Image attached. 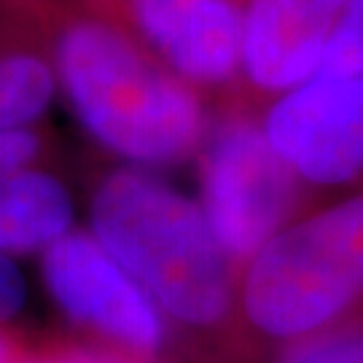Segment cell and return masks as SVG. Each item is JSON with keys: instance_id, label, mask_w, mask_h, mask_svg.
Wrapping results in <instances>:
<instances>
[{"instance_id": "obj_12", "label": "cell", "mask_w": 363, "mask_h": 363, "mask_svg": "<svg viewBox=\"0 0 363 363\" xmlns=\"http://www.w3.org/2000/svg\"><path fill=\"white\" fill-rule=\"evenodd\" d=\"M363 76V0H350L325 40L310 78Z\"/></svg>"}, {"instance_id": "obj_8", "label": "cell", "mask_w": 363, "mask_h": 363, "mask_svg": "<svg viewBox=\"0 0 363 363\" xmlns=\"http://www.w3.org/2000/svg\"><path fill=\"white\" fill-rule=\"evenodd\" d=\"M350 0H240L242 67L232 103L259 113L272 97L304 84Z\"/></svg>"}, {"instance_id": "obj_2", "label": "cell", "mask_w": 363, "mask_h": 363, "mask_svg": "<svg viewBox=\"0 0 363 363\" xmlns=\"http://www.w3.org/2000/svg\"><path fill=\"white\" fill-rule=\"evenodd\" d=\"M57 89L94 143L132 167H172L208 130L202 94L140 38L100 13H73L52 40Z\"/></svg>"}, {"instance_id": "obj_5", "label": "cell", "mask_w": 363, "mask_h": 363, "mask_svg": "<svg viewBox=\"0 0 363 363\" xmlns=\"http://www.w3.org/2000/svg\"><path fill=\"white\" fill-rule=\"evenodd\" d=\"M43 286L67 320L97 342L162 363L172 350V325L140 283L97 237L70 229L40 253Z\"/></svg>"}, {"instance_id": "obj_9", "label": "cell", "mask_w": 363, "mask_h": 363, "mask_svg": "<svg viewBox=\"0 0 363 363\" xmlns=\"http://www.w3.org/2000/svg\"><path fill=\"white\" fill-rule=\"evenodd\" d=\"M73 220V194L54 172L35 164L0 175V256L43 253Z\"/></svg>"}, {"instance_id": "obj_11", "label": "cell", "mask_w": 363, "mask_h": 363, "mask_svg": "<svg viewBox=\"0 0 363 363\" xmlns=\"http://www.w3.org/2000/svg\"><path fill=\"white\" fill-rule=\"evenodd\" d=\"M264 363H363V310L274 350Z\"/></svg>"}, {"instance_id": "obj_1", "label": "cell", "mask_w": 363, "mask_h": 363, "mask_svg": "<svg viewBox=\"0 0 363 363\" xmlns=\"http://www.w3.org/2000/svg\"><path fill=\"white\" fill-rule=\"evenodd\" d=\"M89 232L186 339L189 363L245 358L237 342L240 269L194 199L143 167L108 169L91 191Z\"/></svg>"}, {"instance_id": "obj_14", "label": "cell", "mask_w": 363, "mask_h": 363, "mask_svg": "<svg viewBox=\"0 0 363 363\" xmlns=\"http://www.w3.org/2000/svg\"><path fill=\"white\" fill-rule=\"evenodd\" d=\"M43 156V138L35 127L0 130V175L35 167Z\"/></svg>"}, {"instance_id": "obj_13", "label": "cell", "mask_w": 363, "mask_h": 363, "mask_svg": "<svg viewBox=\"0 0 363 363\" xmlns=\"http://www.w3.org/2000/svg\"><path fill=\"white\" fill-rule=\"evenodd\" d=\"M13 363H154L105 342H46L33 350H19Z\"/></svg>"}, {"instance_id": "obj_15", "label": "cell", "mask_w": 363, "mask_h": 363, "mask_svg": "<svg viewBox=\"0 0 363 363\" xmlns=\"http://www.w3.org/2000/svg\"><path fill=\"white\" fill-rule=\"evenodd\" d=\"M27 301V283L13 259L0 256V325L16 318Z\"/></svg>"}, {"instance_id": "obj_10", "label": "cell", "mask_w": 363, "mask_h": 363, "mask_svg": "<svg viewBox=\"0 0 363 363\" xmlns=\"http://www.w3.org/2000/svg\"><path fill=\"white\" fill-rule=\"evenodd\" d=\"M57 94L49 54L13 49L0 54V130L35 127Z\"/></svg>"}, {"instance_id": "obj_6", "label": "cell", "mask_w": 363, "mask_h": 363, "mask_svg": "<svg viewBox=\"0 0 363 363\" xmlns=\"http://www.w3.org/2000/svg\"><path fill=\"white\" fill-rule=\"evenodd\" d=\"M256 116L267 143L310 194L363 189V76L307 78Z\"/></svg>"}, {"instance_id": "obj_4", "label": "cell", "mask_w": 363, "mask_h": 363, "mask_svg": "<svg viewBox=\"0 0 363 363\" xmlns=\"http://www.w3.org/2000/svg\"><path fill=\"white\" fill-rule=\"evenodd\" d=\"M202 213L237 269L274 232L315 205L304 183L272 151L259 116L223 105L199 145Z\"/></svg>"}, {"instance_id": "obj_16", "label": "cell", "mask_w": 363, "mask_h": 363, "mask_svg": "<svg viewBox=\"0 0 363 363\" xmlns=\"http://www.w3.org/2000/svg\"><path fill=\"white\" fill-rule=\"evenodd\" d=\"M22 350V345H16V339L9 337L3 328H0V363H13L16 355Z\"/></svg>"}, {"instance_id": "obj_3", "label": "cell", "mask_w": 363, "mask_h": 363, "mask_svg": "<svg viewBox=\"0 0 363 363\" xmlns=\"http://www.w3.org/2000/svg\"><path fill=\"white\" fill-rule=\"evenodd\" d=\"M363 310V189L315 202L274 232L237 274V342L274 350Z\"/></svg>"}, {"instance_id": "obj_7", "label": "cell", "mask_w": 363, "mask_h": 363, "mask_svg": "<svg viewBox=\"0 0 363 363\" xmlns=\"http://www.w3.org/2000/svg\"><path fill=\"white\" fill-rule=\"evenodd\" d=\"M135 35L196 91L232 103L242 67L240 0H130Z\"/></svg>"}]
</instances>
